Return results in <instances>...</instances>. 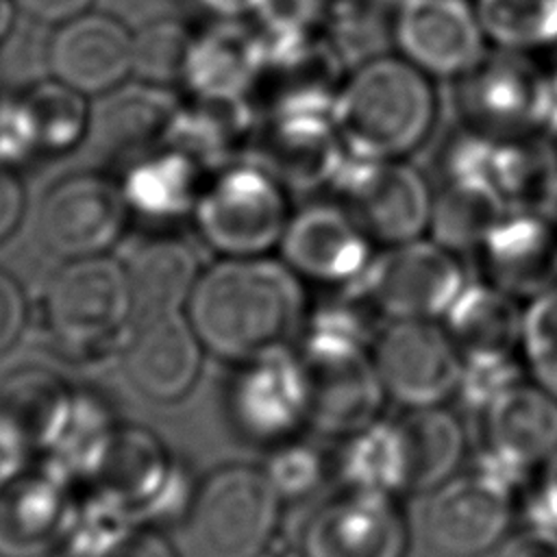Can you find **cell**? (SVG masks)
I'll list each match as a JSON object with an SVG mask.
<instances>
[{"label":"cell","instance_id":"1f68e13d","mask_svg":"<svg viewBox=\"0 0 557 557\" xmlns=\"http://www.w3.org/2000/svg\"><path fill=\"white\" fill-rule=\"evenodd\" d=\"M346 487L396 496L407 492V457L396 420H374L348 435L342 453Z\"/></svg>","mask_w":557,"mask_h":557},{"label":"cell","instance_id":"2e32d148","mask_svg":"<svg viewBox=\"0 0 557 557\" xmlns=\"http://www.w3.org/2000/svg\"><path fill=\"white\" fill-rule=\"evenodd\" d=\"M283 261L300 276L350 287L374 257V242L337 202H311L289 215L281 237Z\"/></svg>","mask_w":557,"mask_h":557},{"label":"cell","instance_id":"f35d334b","mask_svg":"<svg viewBox=\"0 0 557 557\" xmlns=\"http://www.w3.org/2000/svg\"><path fill=\"white\" fill-rule=\"evenodd\" d=\"M26 305L20 285L0 272V352L7 350L24 326Z\"/></svg>","mask_w":557,"mask_h":557},{"label":"cell","instance_id":"9c48e42d","mask_svg":"<svg viewBox=\"0 0 557 557\" xmlns=\"http://www.w3.org/2000/svg\"><path fill=\"white\" fill-rule=\"evenodd\" d=\"M370 355L385 396L407 409L442 405L459 389L463 355L437 320H387Z\"/></svg>","mask_w":557,"mask_h":557},{"label":"cell","instance_id":"3957f363","mask_svg":"<svg viewBox=\"0 0 557 557\" xmlns=\"http://www.w3.org/2000/svg\"><path fill=\"white\" fill-rule=\"evenodd\" d=\"M448 113L457 124L494 137L544 135L553 109V70L533 52L494 48L459 81L446 85Z\"/></svg>","mask_w":557,"mask_h":557},{"label":"cell","instance_id":"7402d4cb","mask_svg":"<svg viewBox=\"0 0 557 557\" xmlns=\"http://www.w3.org/2000/svg\"><path fill=\"white\" fill-rule=\"evenodd\" d=\"M124 368L133 387L146 398L174 400L198 376L200 339L176 313L144 320L126 350Z\"/></svg>","mask_w":557,"mask_h":557},{"label":"cell","instance_id":"ffe728a7","mask_svg":"<svg viewBox=\"0 0 557 557\" xmlns=\"http://www.w3.org/2000/svg\"><path fill=\"white\" fill-rule=\"evenodd\" d=\"M131 309L124 270L96 255L65 265L48 294L50 320L70 342H91L111 333Z\"/></svg>","mask_w":557,"mask_h":557},{"label":"cell","instance_id":"d6a6232c","mask_svg":"<svg viewBox=\"0 0 557 557\" xmlns=\"http://www.w3.org/2000/svg\"><path fill=\"white\" fill-rule=\"evenodd\" d=\"M494 48L535 52L557 44V0H472Z\"/></svg>","mask_w":557,"mask_h":557},{"label":"cell","instance_id":"30bf717a","mask_svg":"<svg viewBox=\"0 0 557 557\" xmlns=\"http://www.w3.org/2000/svg\"><path fill=\"white\" fill-rule=\"evenodd\" d=\"M248 150L250 161L298 191L331 187L348 159L331 113L313 111H259Z\"/></svg>","mask_w":557,"mask_h":557},{"label":"cell","instance_id":"bcb514c9","mask_svg":"<svg viewBox=\"0 0 557 557\" xmlns=\"http://www.w3.org/2000/svg\"><path fill=\"white\" fill-rule=\"evenodd\" d=\"M122 557H174V553L159 535L144 533L128 542Z\"/></svg>","mask_w":557,"mask_h":557},{"label":"cell","instance_id":"6da1fadb","mask_svg":"<svg viewBox=\"0 0 557 557\" xmlns=\"http://www.w3.org/2000/svg\"><path fill=\"white\" fill-rule=\"evenodd\" d=\"M446 117V85L398 52L348 70L331 109L348 159H413L435 144Z\"/></svg>","mask_w":557,"mask_h":557},{"label":"cell","instance_id":"f546056e","mask_svg":"<svg viewBox=\"0 0 557 557\" xmlns=\"http://www.w3.org/2000/svg\"><path fill=\"white\" fill-rule=\"evenodd\" d=\"M405 0H329L322 37L352 70L394 52L396 24Z\"/></svg>","mask_w":557,"mask_h":557},{"label":"cell","instance_id":"cb8c5ba5","mask_svg":"<svg viewBox=\"0 0 557 557\" xmlns=\"http://www.w3.org/2000/svg\"><path fill=\"white\" fill-rule=\"evenodd\" d=\"M522 313L518 298L492 283H466L450 309L446 329L463 357L520 352Z\"/></svg>","mask_w":557,"mask_h":557},{"label":"cell","instance_id":"7bdbcfd3","mask_svg":"<svg viewBox=\"0 0 557 557\" xmlns=\"http://www.w3.org/2000/svg\"><path fill=\"white\" fill-rule=\"evenodd\" d=\"M17 11L24 15L44 22V24H61L87 9H91L94 0H13Z\"/></svg>","mask_w":557,"mask_h":557},{"label":"cell","instance_id":"8992f818","mask_svg":"<svg viewBox=\"0 0 557 557\" xmlns=\"http://www.w3.org/2000/svg\"><path fill=\"white\" fill-rule=\"evenodd\" d=\"M463 285L457 255L420 237L374 252L361 278L346 289L385 320H437Z\"/></svg>","mask_w":557,"mask_h":557},{"label":"cell","instance_id":"7c38bea8","mask_svg":"<svg viewBox=\"0 0 557 557\" xmlns=\"http://www.w3.org/2000/svg\"><path fill=\"white\" fill-rule=\"evenodd\" d=\"M490 50L472 0H405L396 24V48L435 81L450 85Z\"/></svg>","mask_w":557,"mask_h":557},{"label":"cell","instance_id":"ac0fdd59","mask_svg":"<svg viewBox=\"0 0 557 557\" xmlns=\"http://www.w3.org/2000/svg\"><path fill=\"white\" fill-rule=\"evenodd\" d=\"M231 407L237 424L263 442H285L309 424V392L300 355L281 346L244 361Z\"/></svg>","mask_w":557,"mask_h":557},{"label":"cell","instance_id":"277c9868","mask_svg":"<svg viewBox=\"0 0 557 557\" xmlns=\"http://www.w3.org/2000/svg\"><path fill=\"white\" fill-rule=\"evenodd\" d=\"M194 215L205 242L224 257H263L281 244L289 222L287 189L246 159L213 174Z\"/></svg>","mask_w":557,"mask_h":557},{"label":"cell","instance_id":"8fae6325","mask_svg":"<svg viewBox=\"0 0 557 557\" xmlns=\"http://www.w3.org/2000/svg\"><path fill=\"white\" fill-rule=\"evenodd\" d=\"M483 413L485 455L479 468L511 490L557 450V398L531 379L505 389Z\"/></svg>","mask_w":557,"mask_h":557},{"label":"cell","instance_id":"52a82bcc","mask_svg":"<svg viewBox=\"0 0 557 557\" xmlns=\"http://www.w3.org/2000/svg\"><path fill=\"white\" fill-rule=\"evenodd\" d=\"M281 494L265 470L226 466L200 487L191 509V542L200 557H259L281 518Z\"/></svg>","mask_w":557,"mask_h":557},{"label":"cell","instance_id":"5bb4252c","mask_svg":"<svg viewBox=\"0 0 557 557\" xmlns=\"http://www.w3.org/2000/svg\"><path fill=\"white\" fill-rule=\"evenodd\" d=\"M511 487L492 474L450 476L426 507V540L444 557H479L496 548L511 522Z\"/></svg>","mask_w":557,"mask_h":557},{"label":"cell","instance_id":"4316f807","mask_svg":"<svg viewBox=\"0 0 557 557\" xmlns=\"http://www.w3.org/2000/svg\"><path fill=\"white\" fill-rule=\"evenodd\" d=\"M407 457V492H429L455 476L466 433L448 409L440 405L413 407L396 420Z\"/></svg>","mask_w":557,"mask_h":557},{"label":"cell","instance_id":"d590c367","mask_svg":"<svg viewBox=\"0 0 557 557\" xmlns=\"http://www.w3.org/2000/svg\"><path fill=\"white\" fill-rule=\"evenodd\" d=\"M329 0H257L250 22L263 37L265 54L322 30Z\"/></svg>","mask_w":557,"mask_h":557},{"label":"cell","instance_id":"60d3db41","mask_svg":"<svg viewBox=\"0 0 557 557\" xmlns=\"http://www.w3.org/2000/svg\"><path fill=\"white\" fill-rule=\"evenodd\" d=\"M540 468L531 505V522L557 531V450Z\"/></svg>","mask_w":557,"mask_h":557},{"label":"cell","instance_id":"836d02e7","mask_svg":"<svg viewBox=\"0 0 557 557\" xmlns=\"http://www.w3.org/2000/svg\"><path fill=\"white\" fill-rule=\"evenodd\" d=\"M194 30L181 20H152L133 33V76L141 83L168 87L183 83Z\"/></svg>","mask_w":557,"mask_h":557},{"label":"cell","instance_id":"4fadbf2b","mask_svg":"<svg viewBox=\"0 0 557 557\" xmlns=\"http://www.w3.org/2000/svg\"><path fill=\"white\" fill-rule=\"evenodd\" d=\"M407 522L394 496L346 487L320 505L300 537L302 557H405Z\"/></svg>","mask_w":557,"mask_h":557},{"label":"cell","instance_id":"83f0119b","mask_svg":"<svg viewBox=\"0 0 557 557\" xmlns=\"http://www.w3.org/2000/svg\"><path fill=\"white\" fill-rule=\"evenodd\" d=\"M102 107L91 122L98 137L117 146H137L141 152L157 148L170 137L178 104L165 87L139 83L135 87L120 85L104 94Z\"/></svg>","mask_w":557,"mask_h":557},{"label":"cell","instance_id":"7dc6e473","mask_svg":"<svg viewBox=\"0 0 557 557\" xmlns=\"http://www.w3.org/2000/svg\"><path fill=\"white\" fill-rule=\"evenodd\" d=\"M15 13H17V7L13 4V0H0V46L13 28Z\"/></svg>","mask_w":557,"mask_h":557},{"label":"cell","instance_id":"74e56055","mask_svg":"<svg viewBox=\"0 0 557 557\" xmlns=\"http://www.w3.org/2000/svg\"><path fill=\"white\" fill-rule=\"evenodd\" d=\"M324 463L320 453L300 442H283L272 455L265 474L281 494V498H296L309 494L322 479Z\"/></svg>","mask_w":557,"mask_h":557},{"label":"cell","instance_id":"44dd1931","mask_svg":"<svg viewBox=\"0 0 557 557\" xmlns=\"http://www.w3.org/2000/svg\"><path fill=\"white\" fill-rule=\"evenodd\" d=\"M265 44L252 22L215 20L194 33L183 83L194 98H250L265 72Z\"/></svg>","mask_w":557,"mask_h":557},{"label":"cell","instance_id":"d4e9b609","mask_svg":"<svg viewBox=\"0 0 557 557\" xmlns=\"http://www.w3.org/2000/svg\"><path fill=\"white\" fill-rule=\"evenodd\" d=\"M131 307L144 318L172 315L198 281L196 255L181 239H152L133 250L126 268Z\"/></svg>","mask_w":557,"mask_h":557},{"label":"cell","instance_id":"4dcf8cb0","mask_svg":"<svg viewBox=\"0 0 557 557\" xmlns=\"http://www.w3.org/2000/svg\"><path fill=\"white\" fill-rule=\"evenodd\" d=\"M37 152L61 154L78 146L91 128L87 96L57 78L39 81L17 94Z\"/></svg>","mask_w":557,"mask_h":557},{"label":"cell","instance_id":"8d00e7d4","mask_svg":"<svg viewBox=\"0 0 557 557\" xmlns=\"http://www.w3.org/2000/svg\"><path fill=\"white\" fill-rule=\"evenodd\" d=\"M527 368L520 352L463 357L457 394L472 407L485 409L496 396L524 381Z\"/></svg>","mask_w":557,"mask_h":557},{"label":"cell","instance_id":"7a4b0ae2","mask_svg":"<svg viewBox=\"0 0 557 557\" xmlns=\"http://www.w3.org/2000/svg\"><path fill=\"white\" fill-rule=\"evenodd\" d=\"M189 320L200 344L224 359L248 361L281 348L305 324L300 276L263 257H226L198 276Z\"/></svg>","mask_w":557,"mask_h":557},{"label":"cell","instance_id":"603a6c76","mask_svg":"<svg viewBox=\"0 0 557 557\" xmlns=\"http://www.w3.org/2000/svg\"><path fill=\"white\" fill-rule=\"evenodd\" d=\"M202 161L178 146H157L141 152L128 168L120 189L128 207L170 218L194 209L202 191Z\"/></svg>","mask_w":557,"mask_h":557},{"label":"cell","instance_id":"5b68a950","mask_svg":"<svg viewBox=\"0 0 557 557\" xmlns=\"http://www.w3.org/2000/svg\"><path fill=\"white\" fill-rule=\"evenodd\" d=\"M309 392V424L324 435H352L379 420L385 389L370 342L305 326L300 348Z\"/></svg>","mask_w":557,"mask_h":557},{"label":"cell","instance_id":"d6986e66","mask_svg":"<svg viewBox=\"0 0 557 557\" xmlns=\"http://www.w3.org/2000/svg\"><path fill=\"white\" fill-rule=\"evenodd\" d=\"M476 255L487 283L531 300L557 285V222L537 209H509Z\"/></svg>","mask_w":557,"mask_h":557},{"label":"cell","instance_id":"e575fe53","mask_svg":"<svg viewBox=\"0 0 557 557\" xmlns=\"http://www.w3.org/2000/svg\"><path fill=\"white\" fill-rule=\"evenodd\" d=\"M520 355L527 376L557 398V285L527 302Z\"/></svg>","mask_w":557,"mask_h":557},{"label":"cell","instance_id":"9a60e30c","mask_svg":"<svg viewBox=\"0 0 557 557\" xmlns=\"http://www.w3.org/2000/svg\"><path fill=\"white\" fill-rule=\"evenodd\" d=\"M128 205L120 185L94 172L54 183L39 207L41 242L57 255L94 257L117 237Z\"/></svg>","mask_w":557,"mask_h":557},{"label":"cell","instance_id":"f6af8a7d","mask_svg":"<svg viewBox=\"0 0 557 557\" xmlns=\"http://www.w3.org/2000/svg\"><path fill=\"white\" fill-rule=\"evenodd\" d=\"M213 20H246L252 15L257 0H196Z\"/></svg>","mask_w":557,"mask_h":557},{"label":"cell","instance_id":"484cf974","mask_svg":"<svg viewBox=\"0 0 557 557\" xmlns=\"http://www.w3.org/2000/svg\"><path fill=\"white\" fill-rule=\"evenodd\" d=\"M511 207L485 178H444L433 191L429 231L437 244L459 252H476Z\"/></svg>","mask_w":557,"mask_h":557},{"label":"cell","instance_id":"c3c4849f","mask_svg":"<svg viewBox=\"0 0 557 557\" xmlns=\"http://www.w3.org/2000/svg\"><path fill=\"white\" fill-rule=\"evenodd\" d=\"M544 135L557 148V70H553V109H550V120H548V126H546Z\"/></svg>","mask_w":557,"mask_h":557},{"label":"cell","instance_id":"b9f144b4","mask_svg":"<svg viewBox=\"0 0 557 557\" xmlns=\"http://www.w3.org/2000/svg\"><path fill=\"white\" fill-rule=\"evenodd\" d=\"M30 444L33 442L26 437V433L0 411V481L15 476Z\"/></svg>","mask_w":557,"mask_h":557},{"label":"cell","instance_id":"ab89813d","mask_svg":"<svg viewBox=\"0 0 557 557\" xmlns=\"http://www.w3.org/2000/svg\"><path fill=\"white\" fill-rule=\"evenodd\" d=\"M498 557H557V531L531 522L529 529L503 542Z\"/></svg>","mask_w":557,"mask_h":557},{"label":"cell","instance_id":"ba28073f","mask_svg":"<svg viewBox=\"0 0 557 557\" xmlns=\"http://www.w3.org/2000/svg\"><path fill=\"white\" fill-rule=\"evenodd\" d=\"M331 189L374 244H405L429 231L433 189L411 159H346Z\"/></svg>","mask_w":557,"mask_h":557},{"label":"cell","instance_id":"f1b7e54d","mask_svg":"<svg viewBox=\"0 0 557 557\" xmlns=\"http://www.w3.org/2000/svg\"><path fill=\"white\" fill-rule=\"evenodd\" d=\"M63 503L59 490L44 479L0 481V553L4 557L35 555L59 529Z\"/></svg>","mask_w":557,"mask_h":557},{"label":"cell","instance_id":"e0dca14e","mask_svg":"<svg viewBox=\"0 0 557 557\" xmlns=\"http://www.w3.org/2000/svg\"><path fill=\"white\" fill-rule=\"evenodd\" d=\"M50 76L83 96H104L133 74V33L111 13L83 11L61 24L46 46Z\"/></svg>","mask_w":557,"mask_h":557},{"label":"cell","instance_id":"ee69618b","mask_svg":"<svg viewBox=\"0 0 557 557\" xmlns=\"http://www.w3.org/2000/svg\"><path fill=\"white\" fill-rule=\"evenodd\" d=\"M24 211V189L17 176L0 163V242L11 235Z\"/></svg>","mask_w":557,"mask_h":557}]
</instances>
